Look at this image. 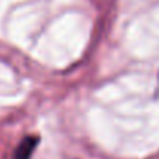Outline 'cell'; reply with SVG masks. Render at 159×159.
I'll list each match as a JSON object with an SVG mask.
<instances>
[{"label": "cell", "instance_id": "obj_1", "mask_svg": "<svg viewBox=\"0 0 159 159\" xmlns=\"http://www.w3.org/2000/svg\"><path fill=\"white\" fill-rule=\"evenodd\" d=\"M36 144H37V138L36 136H30V138L23 139L22 144L19 145L17 152H16V159H30Z\"/></svg>", "mask_w": 159, "mask_h": 159}]
</instances>
